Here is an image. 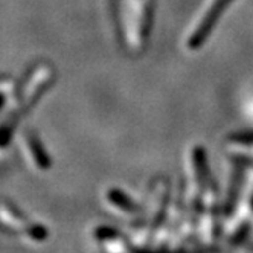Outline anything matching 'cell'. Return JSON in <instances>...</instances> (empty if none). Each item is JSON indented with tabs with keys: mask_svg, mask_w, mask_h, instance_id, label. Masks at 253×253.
<instances>
[{
	"mask_svg": "<svg viewBox=\"0 0 253 253\" xmlns=\"http://www.w3.org/2000/svg\"><path fill=\"white\" fill-rule=\"evenodd\" d=\"M232 2L233 0H215L212 6L208 9V12L203 15V19L200 20V25L194 29V32L191 35V39L188 42V46L191 49H198L206 42V39L209 37V34L212 32L215 25L218 23L220 15L226 11V8Z\"/></svg>",
	"mask_w": 253,
	"mask_h": 253,
	"instance_id": "6da1fadb",
	"label": "cell"
}]
</instances>
